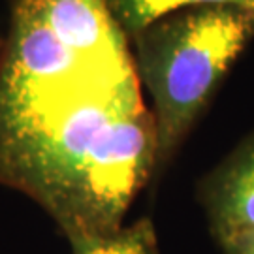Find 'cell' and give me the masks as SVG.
<instances>
[{
    "label": "cell",
    "mask_w": 254,
    "mask_h": 254,
    "mask_svg": "<svg viewBox=\"0 0 254 254\" xmlns=\"http://www.w3.org/2000/svg\"><path fill=\"white\" fill-rule=\"evenodd\" d=\"M222 254H254V232H247L241 236L230 237L218 243Z\"/></svg>",
    "instance_id": "6"
},
{
    "label": "cell",
    "mask_w": 254,
    "mask_h": 254,
    "mask_svg": "<svg viewBox=\"0 0 254 254\" xmlns=\"http://www.w3.org/2000/svg\"><path fill=\"white\" fill-rule=\"evenodd\" d=\"M72 254H160V249L153 220L143 217L108 236L73 245Z\"/></svg>",
    "instance_id": "5"
},
{
    "label": "cell",
    "mask_w": 254,
    "mask_h": 254,
    "mask_svg": "<svg viewBox=\"0 0 254 254\" xmlns=\"http://www.w3.org/2000/svg\"><path fill=\"white\" fill-rule=\"evenodd\" d=\"M198 200L217 243L254 232V132L201 179Z\"/></svg>",
    "instance_id": "3"
},
{
    "label": "cell",
    "mask_w": 254,
    "mask_h": 254,
    "mask_svg": "<svg viewBox=\"0 0 254 254\" xmlns=\"http://www.w3.org/2000/svg\"><path fill=\"white\" fill-rule=\"evenodd\" d=\"M156 149L134 61L0 81V185L36 201L70 247L125 226Z\"/></svg>",
    "instance_id": "1"
},
{
    "label": "cell",
    "mask_w": 254,
    "mask_h": 254,
    "mask_svg": "<svg viewBox=\"0 0 254 254\" xmlns=\"http://www.w3.org/2000/svg\"><path fill=\"white\" fill-rule=\"evenodd\" d=\"M128 38L170 11L194 6H236L254 11V0H106Z\"/></svg>",
    "instance_id": "4"
},
{
    "label": "cell",
    "mask_w": 254,
    "mask_h": 254,
    "mask_svg": "<svg viewBox=\"0 0 254 254\" xmlns=\"http://www.w3.org/2000/svg\"><path fill=\"white\" fill-rule=\"evenodd\" d=\"M254 40V11L194 6L170 11L128 38L156 125V172L172 164L220 83Z\"/></svg>",
    "instance_id": "2"
}]
</instances>
